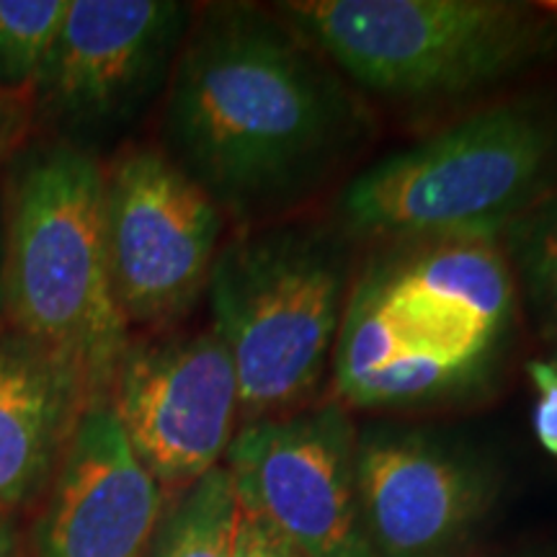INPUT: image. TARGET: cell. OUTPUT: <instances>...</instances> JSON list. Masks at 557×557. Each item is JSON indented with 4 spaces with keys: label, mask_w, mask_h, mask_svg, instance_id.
<instances>
[{
    "label": "cell",
    "mask_w": 557,
    "mask_h": 557,
    "mask_svg": "<svg viewBox=\"0 0 557 557\" xmlns=\"http://www.w3.org/2000/svg\"><path fill=\"white\" fill-rule=\"evenodd\" d=\"M276 16L346 81L393 101L498 86L557 45L555 13L513 0H295Z\"/></svg>",
    "instance_id": "6"
},
{
    "label": "cell",
    "mask_w": 557,
    "mask_h": 557,
    "mask_svg": "<svg viewBox=\"0 0 557 557\" xmlns=\"http://www.w3.org/2000/svg\"><path fill=\"white\" fill-rule=\"evenodd\" d=\"M90 403L83 382L52 354L16 331L0 336V513L52 483Z\"/></svg>",
    "instance_id": "13"
},
{
    "label": "cell",
    "mask_w": 557,
    "mask_h": 557,
    "mask_svg": "<svg viewBox=\"0 0 557 557\" xmlns=\"http://www.w3.org/2000/svg\"><path fill=\"white\" fill-rule=\"evenodd\" d=\"M163 487L139 465L109 400L83 410L50 483L32 557H145Z\"/></svg>",
    "instance_id": "12"
},
{
    "label": "cell",
    "mask_w": 557,
    "mask_h": 557,
    "mask_svg": "<svg viewBox=\"0 0 557 557\" xmlns=\"http://www.w3.org/2000/svg\"><path fill=\"white\" fill-rule=\"evenodd\" d=\"M238 511L233 480L220 465L163 511L145 557H233Z\"/></svg>",
    "instance_id": "14"
},
{
    "label": "cell",
    "mask_w": 557,
    "mask_h": 557,
    "mask_svg": "<svg viewBox=\"0 0 557 557\" xmlns=\"http://www.w3.org/2000/svg\"><path fill=\"white\" fill-rule=\"evenodd\" d=\"M517 323V278L498 238L387 240L348 287L333 351L344 406L418 410L478 393Z\"/></svg>",
    "instance_id": "2"
},
{
    "label": "cell",
    "mask_w": 557,
    "mask_h": 557,
    "mask_svg": "<svg viewBox=\"0 0 557 557\" xmlns=\"http://www.w3.org/2000/svg\"><path fill=\"white\" fill-rule=\"evenodd\" d=\"M557 116L537 99H506L389 152L348 181L338 225L351 238H500L549 189Z\"/></svg>",
    "instance_id": "4"
},
{
    "label": "cell",
    "mask_w": 557,
    "mask_h": 557,
    "mask_svg": "<svg viewBox=\"0 0 557 557\" xmlns=\"http://www.w3.org/2000/svg\"><path fill=\"white\" fill-rule=\"evenodd\" d=\"M0 557H18L16 529H13L9 513H0Z\"/></svg>",
    "instance_id": "20"
},
{
    "label": "cell",
    "mask_w": 557,
    "mask_h": 557,
    "mask_svg": "<svg viewBox=\"0 0 557 557\" xmlns=\"http://www.w3.org/2000/svg\"><path fill=\"white\" fill-rule=\"evenodd\" d=\"M545 9H547L549 13H555V16H557V3H545Z\"/></svg>",
    "instance_id": "21"
},
{
    "label": "cell",
    "mask_w": 557,
    "mask_h": 557,
    "mask_svg": "<svg viewBox=\"0 0 557 557\" xmlns=\"http://www.w3.org/2000/svg\"><path fill=\"white\" fill-rule=\"evenodd\" d=\"M103 171L73 145L34 152L9 191L3 308L13 331L103 400L129 348L103 243Z\"/></svg>",
    "instance_id": "3"
},
{
    "label": "cell",
    "mask_w": 557,
    "mask_h": 557,
    "mask_svg": "<svg viewBox=\"0 0 557 557\" xmlns=\"http://www.w3.org/2000/svg\"><path fill=\"white\" fill-rule=\"evenodd\" d=\"M357 485L377 557H459L500 491L496 468L475 449L387 423L357 434Z\"/></svg>",
    "instance_id": "10"
},
{
    "label": "cell",
    "mask_w": 557,
    "mask_h": 557,
    "mask_svg": "<svg viewBox=\"0 0 557 557\" xmlns=\"http://www.w3.org/2000/svg\"><path fill=\"white\" fill-rule=\"evenodd\" d=\"M103 243L127 325L163 329L207 292L225 212L171 156L135 148L103 173Z\"/></svg>",
    "instance_id": "7"
},
{
    "label": "cell",
    "mask_w": 557,
    "mask_h": 557,
    "mask_svg": "<svg viewBox=\"0 0 557 557\" xmlns=\"http://www.w3.org/2000/svg\"><path fill=\"white\" fill-rule=\"evenodd\" d=\"M34 111L37 107H34L32 90L0 88V163L24 145L32 129Z\"/></svg>",
    "instance_id": "18"
},
{
    "label": "cell",
    "mask_w": 557,
    "mask_h": 557,
    "mask_svg": "<svg viewBox=\"0 0 557 557\" xmlns=\"http://www.w3.org/2000/svg\"><path fill=\"white\" fill-rule=\"evenodd\" d=\"M506 259L540 329L557 336V186L506 227Z\"/></svg>",
    "instance_id": "15"
},
{
    "label": "cell",
    "mask_w": 557,
    "mask_h": 557,
    "mask_svg": "<svg viewBox=\"0 0 557 557\" xmlns=\"http://www.w3.org/2000/svg\"><path fill=\"white\" fill-rule=\"evenodd\" d=\"M107 400L160 487L184 491L220 468L240 429L238 377L212 325L129 346Z\"/></svg>",
    "instance_id": "9"
},
{
    "label": "cell",
    "mask_w": 557,
    "mask_h": 557,
    "mask_svg": "<svg viewBox=\"0 0 557 557\" xmlns=\"http://www.w3.org/2000/svg\"><path fill=\"white\" fill-rule=\"evenodd\" d=\"M184 21V5L169 0H67L34 107L83 127L127 120L163 81Z\"/></svg>",
    "instance_id": "11"
},
{
    "label": "cell",
    "mask_w": 557,
    "mask_h": 557,
    "mask_svg": "<svg viewBox=\"0 0 557 557\" xmlns=\"http://www.w3.org/2000/svg\"><path fill=\"white\" fill-rule=\"evenodd\" d=\"M527 372L534 393H537L532 413L534 434H537L542 449L557 459V367L553 359H534L529 361Z\"/></svg>",
    "instance_id": "17"
},
{
    "label": "cell",
    "mask_w": 557,
    "mask_h": 557,
    "mask_svg": "<svg viewBox=\"0 0 557 557\" xmlns=\"http://www.w3.org/2000/svg\"><path fill=\"white\" fill-rule=\"evenodd\" d=\"M165 132L173 160L222 212L259 220L318 189L357 150L367 111L276 11L222 5L181 52Z\"/></svg>",
    "instance_id": "1"
},
{
    "label": "cell",
    "mask_w": 557,
    "mask_h": 557,
    "mask_svg": "<svg viewBox=\"0 0 557 557\" xmlns=\"http://www.w3.org/2000/svg\"><path fill=\"white\" fill-rule=\"evenodd\" d=\"M351 261L344 235L276 225L220 248L207 295L240 393V426L310 408L333 367Z\"/></svg>",
    "instance_id": "5"
},
{
    "label": "cell",
    "mask_w": 557,
    "mask_h": 557,
    "mask_svg": "<svg viewBox=\"0 0 557 557\" xmlns=\"http://www.w3.org/2000/svg\"><path fill=\"white\" fill-rule=\"evenodd\" d=\"M553 364H555V367H557V354H555V359H553Z\"/></svg>",
    "instance_id": "23"
},
{
    "label": "cell",
    "mask_w": 557,
    "mask_h": 557,
    "mask_svg": "<svg viewBox=\"0 0 557 557\" xmlns=\"http://www.w3.org/2000/svg\"><path fill=\"white\" fill-rule=\"evenodd\" d=\"M233 557H305V555L292 547L287 540L278 537L274 529L263 524L259 517H253V513L246 511V508H240L238 529H235Z\"/></svg>",
    "instance_id": "19"
},
{
    "label": "cell",
    "mask_w": 557,
    "mask_h": 557,
    "mask_svg": "<svg viewBox=\"0 0 557 557\" xmlns=\"http://www.w3.org/2000/svg\"><path fill=\"white\" fill-rule=\"evenodd\" d=\"M357 434L344 403L240 426L225 455L240 508L305 557H377L361 517Z\"/></svg>",
    "instance_id": "8"
},
{
    "label": "cell",
    "mask_w": 557,
    "mask_h": 557,
    "mask_svg": "<svg viewBox=\"0 0 557 557\" xmlns=\"http://www.w3.org/2000/svg\"><path fill=\"white\" fill-rule=\"evenodd\" d=\"M0 310H3V282H0Z\"/></svg>",
    "instance_id": "22"
},
{
    "label": "cell",
    "mask_w": 557,
    "mask_h": 557,
    "mask_svg": "<svg viewBox=\"0 0 557 557\" xmlns=\"http://www.w3.org/2000/svg\"><path fill=\"white\" fill-rule=\"evenodd\" d=\"M67 0H0V88L32 90Z\"/></svg>",
    "instance_id": "16"
}]
</instances>
